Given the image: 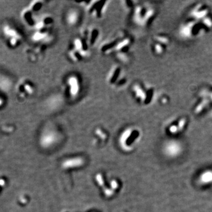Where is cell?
Wrapping results in <instances>:
<instances>
[{
	"label": "cell",
	"mask_w": 212,
	"mask_h": 212,
	"mask_svg": "<svg viewBox=\"0 0 212 212\" xmlns=\"http://www.w3.org/2000/svg\"><path fill=\"white\" fill-rule=\"evenodd\" d=\"M21 85L22 86L20 87L22 90L20 91V93L23 94L24 97L31 95L34 94L35 88L33 84L30 82V81H26V82L23 83Z\"/></svg>",
	"instance_id": "11"
},
{
	"label": "cell",
	"mask_w": 212,
	"mask_h": 212,
	"mask_svg": "<svg viewBox=\"0 0 212 212\" xmlns=\"http://www.w3.org/2000/svg\"><path fill=\"white\" fill-rule=\"evenodd\" d=\"M209 95H210V97L211 100H212V93H210V94H209Z\"/></svg>",
	"instance_id": "24"
},
{
	"label": "cell",
	"mask_w": 212,
	"mask_h": 212,
	"mask_svg": "<svg viewBox=\"0 0 212 212\" xmlns=\"http://www.w3.org/2000/svg\"><path fill=\"white\" fill-rule=\"evenodd\" d=\"M123 76V70L121 67L116 65L113 66L109 72L107 78V82L109 85L116 86L119 81L124 77Z\"/></svg>",
	"instance_id": "5"
},
{
	"label": "cell",
	"mask_w": 212,
	"mask_h": 212,
	"mask_svg": "<svg viewBox=\"0 0 212 212\" xmlns=\"http://www.w3.org/2000/svg\"><path fill=\"white\" fill-rule=\"evenodd\" d=\"M100 35L99 29L95 27H92L84 30L81 37L85 39L89 47H93L97 44L98 40H99Z\"/></svg>",
	"instance_id": "3"
},
{
	"label": "cell",
	"mask_w": 212,
	"mask_h": 212,
	"mask_svg": "<svg viewBox=\"0 0 212 212\" xmlns=\"http://www.w3.org/2000/svg\"><path fill=\"white\" fill-rule=\"evenodd\" d=\"M131 42V40L128 37L120 38L115 49V52L117 53V55H126L128 52Z\"/></svg>",
	"instance_id": "7"
},
{
	"label": "cell",
	"mask_w": 212,
	"mask_h": 212,
	"mask_svg": "<svg viewBox=\"0 0 212 212\" xmlns=\"http://www.w3.org/2000/svg\"><path fill=\"white\" fill-rule=\"evenodd\" d=\"M81 54L86 59L89 54V45L82 37H76L73 40L71 47Z\"/></svg>",
	"instance_id": "4"
},
{
	"label": "cell",
	"mask_w": 212,
	"mask_h": 212,
	"mask_svg": "<svg viewBox=\"0 0 212 212\" xmlns=\"http://www.w3.org/2000/svg\"><path fill=\"white\" fill-rule=\"evenodd\" d=\"M120 38H115L107 40L103 43L100 47V51L104 54H109L115 51V49L119 42Z\"/></svg>",
	"instance_id": "10"
},
{
	"label": "cell",
	"mask_w": 212,
	"mask_h": 212,
	"mask_svg": "<svg viewBox=\"0 0 212 212\" xmlns=\"http://www.w3.org/2000/svg\"><path fill=\"white\" fill-rule=\"evenodd\" d=\"M87 13L93 17L100 18L104 13L107 6V1H90L83 2Z\"/></svg>",
	"instance_id": "2"
},
{
	"label": "cell",
	"mask_w": 212,
	"mask_h": 212,
	"mask_svg": "<svg viewBox=\"0 0 212 212\" xmlns=\"http://www.w3.org/2000/svg\"><path fill=\"white\" fill-rule=\"evenodd\" d=\"M200 180L202 183H210L212 182V172L210 171L206 172L202 174L200 177Z\"/></svg>",
	"instance_id": "15"
},
{
	"label": "cell",
	"mask_w": 212,
	"mask_h": 212,
	"mask_svg": "<svg viewBox=\"0 0 212 212\" xmlns=\"http://www.w3.org/2000/svg\"><path fill=\"white\" fill-rule=\"evenodd\" d=\"M44 6V3L43 1H37L32 2L30 6V10L32 12H38L41 10Z\"/></svg>",
	"instance_id": "14"
},
{
	"label": "cell",
	"mask_w": 212,
	"mask_h": 212,
	"mask_svg": "<svg viewBox=\"0 0 212 212\" xmlns=\"http://www.w3.org/2000/svg\"><path fill=\"white\" fill-rule=\"evenodd\" d=\"M66 22L71 27L77 26L80 21V13L75 9L69 10L66 15Z\"/></svg>",
	"instance_id": "8"
},
{
	"label": "cell",
	"mask_w": 212,
	"mask_h": 212,
	"mask_svg": "<svg viewBox=\"0 0 212 212\" xmlns=\"http://www.w3.org/2000/svg\"><path fill=\"white\" fill-rule=\"evenodd\" d=\"M170 132L172 133H176L178 131V127L175 126H173L172 127H170Z\"/></svg>",
	"instance_id": "22"
},
{
	"label": "cell",
	"mask_w": 212,
	"mask_h": 212,
	"mask_svg": "<svg viewBox=\"0 0 212 212\" xmlns=\"http://www.w3.org/2000/svg\"><path fill=\"white\" fill-rule=\"evenodd\" d=\"M202 22L207 27H212V21L210 18H205L202 20Z\"/></svg>",
	"instance_id": "17"
},
{
	"label": "cell",
	"mask_w": 212,
	"mask_h": 212,
	"mask_svg": "<svg viewBox=\"0 0 212 212\" xmlns=\"http://www.w3.org/2000/svg\"><path fill=\"white\" fill-rule=\"evenodd\" d=\"M5 181L3 180V179H0V186H4L5 185Z\"/></svg>",
	"instance_id": "23"
},
{
	"label": "cell",
	"mask_w": 212,
	"mask_h": 212,
	"mask_svg": "<svg viewBox=\"0 0 212 212\" xmlns=\"http://www.w3.org/2000/svg\"><path fill=\"white\" fill-rule=\"evenodd\" d=\"M5 104V100L4 99V98L0 95V109H2L4 107V105Z\"/></svg>",
	"instance_id": "21"
},
{
	"label": "cell",
	"mask_w": 212,
	"mask_h": 212,
	"mask_svg": "<svg viewBox=\"0 0 212 212\" xmlns=\"http://www.w3.org/2000/svg\"><path fill=\"white\" fill-rule=\"evenodd\" d=\"M180 147L177 143H169L166 147V152L169 155H176L178 153Z\"/></svg>",
	"instance_id": "12"
},
{
	"label": "cell",
	"mask_w": 212,
	"mask_h": 212,
	"mask_svg": "<svg viewBox=\"0 0 212 212\" xmlns=\"http://www.w3.org/2000/svg\"><path fill=\"white\" fill-rule=\"evenodd\" d=\"M132 92L137 100L142 103H146L148 100V95L145 90L139 84H135L132 88Z\"/></svg>",
	"instance_id": "9"
},
{
	"label": "cell",
	"mask_w": 212,
	"mask_h": 212,
	"mask_svg": "<svg viewBox=\"0 0 212 212\" xmlns=\"http://www.w3.org/2000/svg\"><path fill=\"white\" fill-rule=\"evenodd\" d=\"M186 124V119H182L179 121L178 126V131H181L182 130L184 127V125Z\"/></svg>",
	"instance_id": "18"
},
{
	"label": "cell",
	"mask_w": 212,
	"mask_h": 212,
	"mask_svg": "<svg viewBox=\"0 0 212 212\" xmlns=\"http://www.w3.org/2000/svg\"><path fill=\"white\" fill-rule=\"evenodd\" d=\"M208 13V11L207 10H201V11H199V10H194L192 11V15H193V17L196 18V19H199L200 20V18H205V16L207 15V14Z\"/></svg>",
	"instance_id": "13"
},
{
	"label": "cell",
	"mask_w": 212,
	"mask_h": 212,
	"mask_svg": "<svg viewBox=\"0 0 212 212\" xmlns=\"http://www.w3.org/2000/svg\"><path fill=\"white\" fill-rule=\"evenodd\" d=\"M207 101H208L207 100H206L203 101L201 103H200V104L198 105V107H196V113H198L200 112L203 109V108L205 107V106L207 104Z\"/></svg>",
	"instance_id": "16"
},
{
	"label": "cell",
	"mask_w": 212,
	"mask_h": 212,
	"mask_svg": "<svg viewBox=\"0 0 212 212\" xmlns=\"http://www.w3.org/2000/svg\"><path fill=\"white\" fill-rule=\"evenodd\" d=\"M81 90V81L78 76L69 75L65 81V92L68 97L76 98L80 95Z\"/></svg>",
	"instance_id": "1"
},
{
	"label": "cell",
	"mask_w": 212,
	"mask_h": 212,
	"mask_svg": "<svg viewBox=\"0 0 212 212\" xmlns=\"http://www.w3.org/2000/svg\"><path fill=\"white\" fill-rule=\"evenodd\" d=\"M4 33H5V35L8 37L10 36L9 40V43L10 44L11 47H15L18 46L21 40V37L17 30H15L13 28H11L10 27H4L3 28Z\"/></svg>",
	"instance_id": "6"
},
{
	"label": "cell",
	"mask_w": 212,
	"mask_h": 212,
	"mask_svg": "<svg viewBox=\"0 0 212 212\" xmlns=\"http://www.w3.org/2000/svg\"><path fill=\"white\" fill-rule=\"evenodd\" d=\"M156 40L158 41L159 43L166 44L168 43V39L166 37H156Z\"/></svg>",
	"instance_id": "20"
},
{
	"label": "cell",
	"mask_w": 212,
	"mask_h": 212,
	"mask_svg": "<svg viewBox=\"0 0 212 212\" xmlns=\"http://www.w3.org/2000/svg\"><path fill=\"white\" fill-rule=\"evenodd\" d=\"M154 50L156 53L157 54H161L163 52V48L159 44H157L154 45Z\"/></svg>",
	"instance_id": "19"
}]
</instances>
